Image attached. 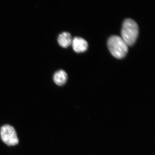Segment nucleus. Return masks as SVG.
<instances>
[{
	"label": "nucleus",
	"instance_id": "obj_1",
	"mask_svg": "<svg viewBox=\"0 0 155 155\" xmlns=\"http://www.w3.org/2000/svg\"><path fill=\"white\" fill-rule=\"evenodd\" d=\"M138 33L139 28L137 23L133 19H125L122 25L121 34L122 38L128 46H131L135 43Z\"/></svg>",
	"mask_w": 155,
	"mask_h": 155
},
{
	"label": "nucleus",
	"instance_id": "obj_2",
	"mask_svg": "<svg viewBox=\"0 0 155 155\" xmlns=\"http://www.w3.org/2000/svg\"><path fill=\"white\" fill-rule=\"evenodd\" d=\"M108 47L112 55L117 59H122L127 54L128 46L120 37L113 35L108 39Z\"/></svg>",
	"mask_w": 155,
	"mask_h": 155
},
{
	"label": "nucleus",
	"instance_id": "obj_3",
	"mask_svg": "<svg viewBox=\"0 0 155 155\" xmlns=\"http://www.w3.org/2000/svg\"><path fill=\"white\" fill-rule=\"evenodd\" d=\"M0 135L3 142L9 146L16 145L19 143L16 130L11 125H5L2 127Z\"/></svg>",
	"mask_w": 155,
	"mask_h": 155
},
{
	"label": "nucleus",
	"instance_id": "obj_4",
	"mask_svg": "<svg viewBox=\"0 0 155 155\" xmlns=\"http://www.w3.org/2000/svg\"><path fill=\"white\" fill-rule=\"evenodd\" d=\"M72 44L73 50L76 53L84 52L88 48L87 42L81 38H75L72 40Z\"/></svg>",
	"mask_w": 155,
	"mask_h": 155
},
{
	"label": "nucleus",
	"instance_id": "obj_5",
	"mask_svg": "<svg viewBox=\"0 0 155 155\" xmlns=\"http://www.w3.org/2000/svg\"><path fill=\"white\" fill-rule=\"evenodd\" d=\"M72 38L69 32H64L61 34L58 38V42L62 47L67 48L72 44Z\"/></svg>",
	"mask_w": 155,
	"mask_h": 155
},
{
	"label": "nucleus",
	"instance_id": "obj_6",
	"mask_svg": "<svg viewBox=\"0 0 155 155\" xmlns=\"http://www.w3.org/2000/svg\"><path fill=\"white\" fill-rule=\"evenodd\" d=\"M54 81L57 85L62 86L66 83L67 79V73L63 70H60L55 73L53 77Z\"/></svg>",
	"mask_w": 155,
	"mask_h": 155
}]
</instances>
